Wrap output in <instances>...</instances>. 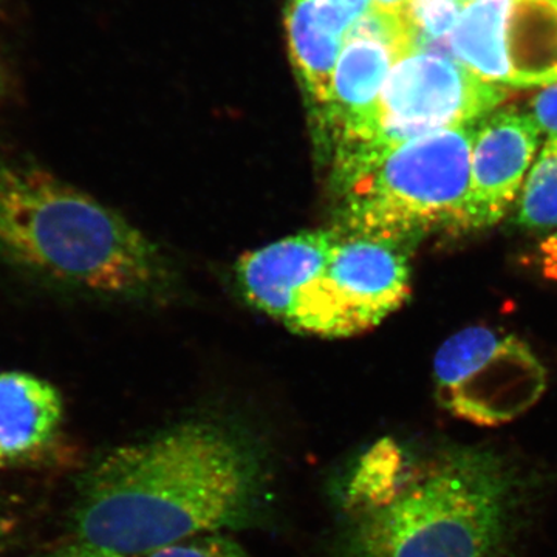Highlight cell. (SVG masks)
Returning <instances> with one entry per match:
<instances>
[{"instance_id":"1","label":"cell","mask_w":557,"mask_h":557,"mask_svg":"<svg viewBox=\"0 0 557 557\" xmlns=\"http://www.w3.org/2000/svg\"><path fill=\"white\" fill-rule=\"evenodd\" d=\"M270 458L239 429L186 421L109 450L78 485L79 544L124 557L259 522Z\"/></svg>"},{"instance_id":"2","label":"cell","mask_w":557,"mask_h":557,"mask_svg":"<svg viewBox=\"0 0 557 557\" xmlns=\"http://www.w3.org/2000/svg\"><path fill=\"white\" fill-rule=\"evenodd\" d=\"M380 465L359 487L338 557H505L536 483L496 450L458 446Z\"/></svg>"},{"instance_id":"3","label":"cell","mask_w":557,"mask_h":557,"mask_svg":"<svg viewBox=\"0 0 557 557\" xmlns=\"http://www.w3.org/2000/svg\"><path fill=\"white\" fill-rule=\"evenodd\" d=\"M0 260L108 298H149L170 278L141 231L32 161L0 159Z\"/></svg>"},{"instance_id":"4","label":"cell","mask_w":557,"mask_h":557,"mask_svg":"<svg viewBox=\"0 0 557 557\" xmlns=\"http://www.w3.org/2000/svg\"><path fill=\"white\" fill-rule=\"evenodd\" d=\"M475 129L432 132L336 160L339 228L405 249L440 231H467Z\"/></svg>"},{"instance_id":"5","label":"cell","mask_w":557,"mask_h":557,"mask_svg":"<svg viewBox=\"0 0 557 557\" xmlns=\"http://www.w3.org/2000/svg\"><path fill=\"white\" fill-rule=\"evenodd\" d=\"M507 97L504 86L480 79L460 62L440 54H408L388 72L366 137L333 161L479 124Z\"/></svg>"},{"instance_id":"6","label":"cell","mask_w":557,"mask_h":557,"mask_svg":"<svg viewBox=\"0 0 557 557\" xmlns=\"http://www.w3.org/2000/svg\"><path fill=\"white\" fill-rule=\"evenodd\" d=\"M435 397L454 417L480 426L508 423L533 408L547 388V370L515 335L468 327L434 359Z\"/></svg>"},{"instance_id":"7","label":"cell","mask_w":557,"mask_h":557,"mask_svg":"<svg viewBox=\"0 0 557 557\" xmlns=\"http://www.w3.org/2000/svg\"><path fill=\"white\" fill-rule=\"evenodd\" d=\"M338 230L324 273L288 327L319 336L366 332L401 309L410 296L406 249Z\"/></svg>"},{"instance_id":"8","label":"cell","mask_w":557,"mask_h":557,"mask_svg":"<svg viewBox=\"0 0 557 557\" xmlns=\"http://www.w3.org/2000/svg\"><path fill=\"white\" fill-rule=\"evenodd\" d=\"M530 113L494 110L478 124L471 152L467 231L497 225L518 201L541 145Z\"/></svg>"},{"instance_id":"9","label":"cell","mask_w":557,"mask_h":557,"mask_svg":"<svg viewBox=\"0 0 557 557\" xmlns=\"http://www.w3.org/2000/svg\"><path fill=\"white\" fill-rule=\"evenodd\" d=\"M338 230L306 231L242 256L237 284L256 309L289 325L324 273Z\"/></svg>"},{"instance_id":"10","label":"cell","mask_w":557,"mask_h":557,"mask_svg":"<svg viewBox=\"0 0 557 557\" xmlns=\"http://www.w3.org/2000/svg\"><path fill=\"white\" fill-rule=\"evenodd\" d=\"M395 62L397 58L379 40L347 39L327 101L317 110L322 134L332 143L333 159L357 148L368 134L384 81Z\"/></svg>"},{"instance_id":"11","label":"cell","mask_w":557,"mask_h":557,"mask_svg":"<svg viewBox=\"0 0 557 557\" xmlns=\"http://www.w3.org/2000/svg\"><path fill=\"white\" fill-rule=\"evenodd\" d=\"M62 398L49 381L25 372L0 373V465L35 458L57 437Z\"/></svg>"},{"instance_id":"12","label":"cell","mask_w":557,"mask_h":557,"mask_svg":"<svg viewBox=\"0 0 557 557\" xmlns=\"http://www.w3.org/2000/svg\"><path fill=\"white\" fill-rule=\"evenodd\" d=\"M512 0H474L461 11L448 42L454 60L480 79L511 86L508 20Z\"/></svg>"},{"instance_id":"13","label":"cell","mask_w":557,"mask_h":557,"mask_svg":"<svg viewBox=\"0 0 557 557\" xmlns=\"http://www.w3.org/2000/svg\"><path fill=\"white\" fill-rule=\"evenodd\" d=\"M507 44L511 87L557 83V3L512 0Z\"/></svg>"},{"instance_id":"14","label":"cell","mask_w":557,"mask_h":557,"mask_svg":"<svg viewBox=\"0 0 557 557\" xmlns=\"http://www.w3.org/2000/svg\"><path fill=\"white\" fill-rule=\"evenodd\" d=\"M287 30L300 84L319 110L327 101L343 38L322 25L317 0H289Z\"/></svg>"},{"instance_id":"15","label":"cell","mask_w":557,"mask_h":557,"mask_svg":"<svg viewBox=\"0 0 557 557\" xmlns=\"http://www.w3.org/2000/svg\"><path fill=\"white\" fill-rule=\"evenodd\" d=\"M516 220L527 230H557V138H547L539 150L520 190Z\"/></svg>"},{"instance_id":"16","label":"cell","mask_w":557,"mask_h":557,"mask_svg":"<svg viewBox=\"0 0 557 557\" xmlns=\"http://www.w3.org/2000/svg\"><path fill=\"white\" fill-rule=\"evenodd\" d=\"M465 5L463 0H409L406 14L416 32V53L454 60L448 39Z\"/></svg>"},{"instance_id":"17","label":"cell","mask_w":557,"mask_h":557,"mask_svg":"<svg viewBox=\"0 0 557 557\" xmlns=\"http://www.w3.org/2000/svg\"><path fill=\"white\" fill-rule=\"evenodd\" d=\"M141 557H251L236 541L222 533L203 534L156 549Z\"/></svg>"},{"instance_id":"18","label":"cell","mask_w":557,"mask_h":557,"mask_svg":"<svg viewBox=\"0 0 557 557\" xmlns=\"http://www.w3.org/2000/svg\"><path fill=\"white\" fill-rule=\"evenodd\" d=\"M318 16L327 30L343 38L369 10V0H317Z\"/></svg>"},{"instance_id":"19","label":"cell","mask_w":557,"mask_h":557,"mask_svg":"<svg viewBox=\"0 0 557 557\" xmlns=\"http://www.w3.org/2000/svg\"><path fill=\"white\" fill-rule=\"evenodd\" d=\"M531 119L547 138H557V83L534 95L530 104Z\"/></svg>"},{"instance_id":"20","label":"cell","mask_w":557,"mask_h":557,"mask_svg":"<svg viewBox=\"0 0 557 557\" xmlns=\"http://www.w3.org/2000/svg\"><path fill=\"white\" fill-rule=\"evenodd\" d=\"M537 255L544 276L557 281V230L539 245Z\"/></svg>"},{"instance_id":"21","label":"cell","mask_w":557,"mask_h":557,"mask_svg":"<svg viewBox=\"0 0 557 557\" xmlns=\"http://www.w3.org/2000/svg\"><path fill=\"white\" fill-rule=\"evenodd\" d=\"M44 557H124L115 553L106 552V549L89 547V545L78 544L75 547L61 549V552L51 553Z\"/></svg>"},{"instance_id":"22","label":"cell","mask_w":557,"mask_h":557,"mask_svg":"<svg viewBox=\"0 0 557 557\" xmlns=\"http://www.w3.org/2000/svg\"><path fill=\"white\" fill-rule=\"evenodd\" d=\"M409 0H373V7L388 13H405Z\"/></svg>"},{"instance_id":"23","label":"cell","mask_w":557,"mask_h":557,"mask_svg":"<svg viewBox=\"0 0 557 557\" xmlns=\"http://www.w3.org/2000/svg\"><path fill=\"white\" fill-rule=\"evenodd\" d=\"M10 91V72L7 67L5 61H3L2 54H0V104L3 100L9 97Z\"/></svg>"},{"instance_id":"24","label":"cell","mask_w":557,"mask_h":557,"mask_svg":"<svg viewBox=\"0 0 557 557\" xmlns=\"http://www.w3.org/2000/svg\"><path fill=\"white\" fill-rule=\"evenodd\" d=\"M7 534H9V523H7L5 518H3L2 512H0V547H2L3 542H5Z\"/></svg>"},{"instance_id":"25","label":"cell","mask_w":557,"mask_h":557,"mask_svg":"<svg viewBox=\"0 0 557 557\" xmlns=\"http://www.w3.org/2000/svg\"><path fill=\"white\" fill-rule=\"evenodd\" d=\"M465 3L474 2V0H463Z\"/></svg>"},{"instance_id":"26","label":"cell","mask_w":557,"mask_h":557,"mask_svg":"<svg viewBox=\"0 0 557 557\" xmlns=\"http://www.w3.org/2000/svg\"><path fill=\"white\" fill-rule=\"evenodd\" d=\"M553 2H556V3H557V0H553Z\"/></svg>"}]
</instances>
